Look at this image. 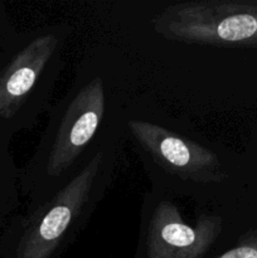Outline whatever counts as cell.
Segmentation results:
<instances>
[{
	"mask_svg": "<svg viewBox=\"0 0 257 258\" xmlns=\"http://www.w3.org/2000/svg\"><path fill=\"white\" fill-rule=\"evenodd\" d=\"M120 140L96 144L70 181L48 201L17 217L5 232L8 258H59L88 226L110 189Z\"/></svg>",
	"mask_w": 257,
	"mask_h": 258,
	"instance_id": "obj_1",
	"label": "cell"
},
{
	"mask_svg": "<svg viewBox=\"0 0 257 258\" xmlns=\"http://www.w3.org/2000/svg\"><path fill=\"white\" fill-rule=\"evenodd\" d=\"M106 111L100 76L68 91L52 105L47 125L25 166L22 190L28 209L40 206L75 176L91 154Z\"/></svg>",
	"mask_w": 257,
	"mask_h": 258,
	"instance_id": "obj_2",
	"label": "cell"
},
{
	"mask_svg": "<svg viewBox=\"0 0 257 258\" xmlns=\"http://www.w3.org/2000/svg\"><path fill=\"white\" fill-rule=\"evenodd\" d=\"M67 35L63 27L39 33L0 71V122L32 126L49 112Z\"/></svg>",
	"mask_w": 257,
	"mask_h": 258,
	"instance_id": "obj_3",
	"label": "cell"
},
{
	"mask_svg": "<svg viewBox=\"0 0 257 258\" xmlns=\"http://www.w3.org/2000/svg\"><path fill=\"white\" fill-rule=\"evenodd\" d=\"M153 29L170 42L257 49V0L174 3L154 18Z\"/></svg>",
	"mask_w": 257,
	"mask_h": 258,
	"instance_id": "obj_4",
	"label": "cell"
},
{
	"mask_svg": "<svg viewBox=\"0 0 257 258\" xmlns=\"http://www.w3.org/2000/svg\"><path fill=\"white\" fill-rule=\"evenodd\" d=\"M149 204L141 227L146 258H203L223 231V219L214 214L188 224L170 198L156 197Z\"/></svg>",
	"mask_w": 257,
	"mask_h": 258,
	"instance_id": "obj_5",
	"label": "cell"
},
{
	"mask_svg": "<svg viewBox=\"0 0 257 258\" xmlns=\"http://www.w3.org/2000/svg\"><path fill=\"white\" fill-rule=\"evenodd\" d=\"M128 130L156 165L180 180L219 184L227 179L218 156L201 144L150 121H130Z\"/></svg>",
	"mask_w": 257,
	"mask_h": 258,
	"instance_id": "obj_6",
	"label": "cell"
},
{
	"mask_svg": "<svg viewBox=\"0 0 257 258\" xmlns=\"http://www.w3.org/2000/svg\"><path fill=\"white\" fill-rule=\"evenodd\" d=\"M213 258H257V228L249 229L233 248Z\"/></svg>",
	"mask_w": 257,
	"mask_h": 258,
	"instance_id": "obj_7",
	"label": "cell"
},
{
	"mask_svg": "<svg viewBox=\"0 0 257 258\" xmlns=\"http://www.w3.org/2000/svg\"><path fill=\"white\" fill-rule=\"evenodd\" d=\"M12 181H14V178L7 179V175H5L4 171L0 170V208H4L5 206V197H7V191L12 190L13 188H15L14 185L13 188H10L9 190L7 189V185L12 183Z\"/></svg>",
	"mask_w": 257,
	"mask_h": 258,
	"instance_id": "obj_8",
	"label": "cell"
}]
</instances>
